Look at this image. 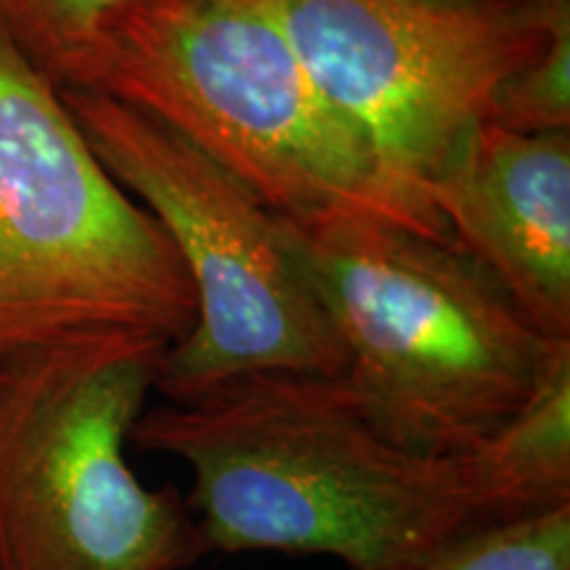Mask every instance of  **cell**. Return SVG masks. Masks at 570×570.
Segmentation results:
<instances>
[{
	"label": "cell",
	"instance_id": "cell-1",
	"mask_svg": "<svg viewBox=\"0 0 570 570\" xmlns=\"http://www.w3.org/2000/svg\"><path fill=\"white\" fill-rule=\"evenodd\" d=\"M185 462L209 552L323 554L348 570H407L479 523L462 458L383 436L341 377L252 373L132 428Z\"/></svg>",
	"mask_w": 570,
	"mask_h": 570
},
{
	"label": "cell",
	"instance_id": "cell-2",
	"mask_svg": "<svg viewBox=\"0 0 570 570\" xmlns=\"http://www.w3.org/2000/svg\"><path fill=\"white\" fill-rule=\"evenodd\" d=\"M283 223L344 344L338 377L362 415L410 452L479 449L570 348L541 336L452 238L356 214Z\"/></svg>",
	"mask_w": 570,
	"mask_h": 570
},
{
	"label": "cell",
	"instance_id": "cell-3",
	"mask_svg": "<svg viewBox=\"0 0 570 570\" xmlns=\"http://www.w3.org/2000/svg\"><path fill=\"white\" fill-rule=\"evenodd\" d=\"M59 88L159 119L288 223L356 214L449 240L391 188L273 21L240 0H125Z\"/></svg>",
	"mask_w": 570,
	"mask_h": 570
},
{
	"label": "cell",
	"instance_id": "cell-4",
	"mask_svg": "<svg viewBox=\"0 0 570 570\" xmlns=\"http://www.w3.org/2000/svg\"><path fill=\"white\" fill-rule=\"evenodd\" d=\"M196 312L169 235L0 35V362L117 333L173 346Z\"/></svg>",
	"mask_w": 570,
	"mask_h": 570
},
{
	"label": "cell",
	"instance_id": "cell-5",
	"mask_svg": "<svg viewBox=\"0 0 570 570\" xmlns=\"http://www.w3.org/2000/svg\"><path fill=\"white\" fill-rule=\"evenodd\" d=\"M167 348L117 333L0 362V570H185L209 554L180 491L127 465Z\"/></svg>",
	"mask_w": 570,
	"mask_h": 570
},
{
	"label": "cell",
	"instance_id": "cell-6",
	"mask_svg": "<svg viewBox=\"0 0 570 570\" xmlns=\"http://www.w3.org/2000/svg\"><path fill=\"white\" fill-rule=\"evenodd\" d=\"M56 90L106 173L169 235L194 285L196 325L167 348L156 381L164 402L252 373L344 375V344L283 217L159 119L96 90Z\"/></svg>",
	"mask_w": 570,
	"mask_h": 570
},
{
	"label": "cell",
	"instance_id": "cell-7",
	"mask_svg": "<svg viewBox=\"0 0 570 570\" xmlns=\"http://www.w3.org/2000/svg\"><path fill=\"white\" fill-rule=\"evenodd\" d=\"M267 17L391 188L428 190L499 90L550 46L570 0H240ZM446 230V227H444Z\"/></svg>",
	"mask_w": 570,
	"mask_h": 570
},
{
	"label": "cell",
	"instance_id": "cell-8",
	"mask_svg": "<svg viewBox=\"0 0 570 570\" xmlns=\"http://www.w3.org/2000/svg\"><path fill=\"white\" fill-rule=\"evenodd\" d=\"M449 238L544 338L570 341V132L483 122L428 190Z\"/></svg>",
	"mask_w": 570,
	"mask_h": 570
},
{
	"label": "cell",
	"instance_id": "cell-9",
	"mask_svg": "<svg viewBox=\"0 0 570 570\" xmlns=\"http://www.w3.org/2000/svg\"><path fill=\"white\" fill-rule=\"evenodd\" d=\"M460 458L479 523L570 508V348L494 436Z\"/></svg>",
	"mask_w": 570,
	"mask_h": 570
},
{
	"label": "cell",
	"instance_id": "cell-10",
	"mask_svg": "<svg viewBox=\"0 0 570 570\" xmlns=\"http://www.w3.org/2000/svg\"><path fill=\"white\" fill-rule=\"evenodd\" d=\"M407 570H570V508L473 525Z\"/></svg>",
	"mask_w": 570,
	"mask_h": 570
},
{
	"label": "cell",
	"instance_id": "cell-11",
	"mask_svg": "<svg viewBox=\"0 0 570 570\" xmlns=\"http://www.w3.org/2000/svg\"><path fill=\"white\" fill-rule=\"evenodd\" d=\"M125 0H0V35L53 85H67Z\"/></svg>",
	"mask_w": 570,
	"mask_h": 570
},
{
	"label": "cell",
	"instance_id": "cell-12",
	"mask_svg": "<svg viewBox=\"0 0 570 570\" xmlns=\"http://www.w3.org/2000/svg\"><path fill=\"white\" fill-rule=\"evenodd\" d=\"M489 122L520 135L570 132V21L554 30L531 67L499 90Z\"/></svg>",
	"mask_w": 570,
	"mask_h": 570
}]
</instances>
